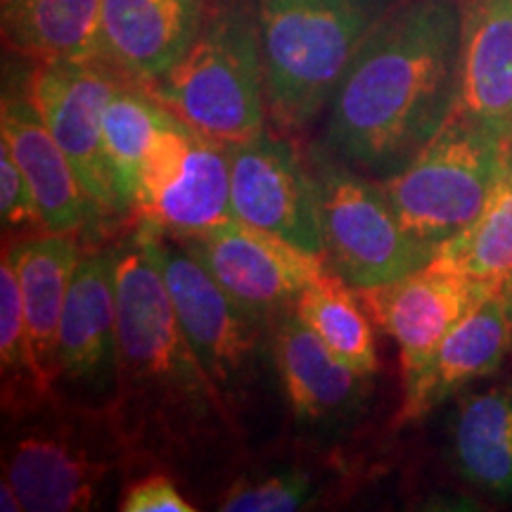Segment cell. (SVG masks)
I'll use <instances>...</instances> for the list:
<instances>
[{"label": "cell", "instance_id": "obj_1", "mask_svg": "<svg viewBox=\"0 0 512 512\" xmlns=\"http://www.w3.org/2000/svg\"><path fill=\"white\" fill-rule=\"evenodd\" d=\"M460 0H399L328 102L323 145L375 181L399 174L458 105Z\"/></svg>", "mask_w": 512, "mask_h": 512}, {"label": "cell", "instance_id": "obj_2", "mask_svg": "<svg viewBox=\"0 0 512 512\" xmlns=\"http://www.w3.org/2000/svg\"><path fill=\"white\" fill-rule=\"evenodd\" d=\"M117 394L110 413L140 458L209 453L235 420L185 342L155 261L133 235L117 264Z\"/></svg>", "mask_w": 512, "mask_h": 512}, {"label": "cell", "instance_id": "obj_3", "mask_svg": "<svg viewBox=\"0 0 512 512\" xmlns=\"http://www.w3.org/2000/svg\"><path fill=\"white\" fill-rule=\"evenodd\" d=\"M268 119L299 133L328 110L358 46L399 0H252Z\"/></svg>", "mask_w": 512, "mask_h": 512}, {"label": "cell", "instance_id": "obj_4", "mask_svg": "<svg viewBox=\"0 0 512 512\" xmlns=\"http://www.w3.org/2000/svg\"><path fill=\"white\" fill-rule=\"evenodd\" d=\"M152 93L190 128L223 145L266 131V74L252 0H207L202 27Z\"/></svg>", "mask_w": 512, "mask_h": 512}, {"label": "cell", "instance_id": "obj_5", "mask_svg": "<svg viewBox=\"0 0 512 512\" xmlns=\"http://www.w3.org/2000/svg\"><path fill=\"white\" fill-rule=\"evenodd\" d=\"M15 420L3 479L29 512L98 510L138 460L110 411L53 399Z\"/></svg>", "mask_w": 512, "mask_h": 512}, {"label": "cell", "instance_id": "obj_6", "mask_svg": "<svg viewBox=\"0 0 512 512\" xmlns=\"http://www.w3.org/2000/svg\"><path fill=\"white\" fill-rule=\"evenodd\" d=\"M133 235L162 275L185 342L235 413L271 358V325L242 309L169 233L140 223Z\"/></svg>", "mask_w": 512, "mask_h": 512}, {"label": "cell", "instance_id": "obj_7", "mask_svg": "<svg viewBox=\"0 0 512 512\" xmlns=\"http://www.w3.org/2000/svg\"><path fill=\"white\" fill-rule=\"evenodd\" d=\"M512 140L453 112L439 136L380 185L408 233L441 247L482 214Z\"/></svg>", "mask_w": 512, "mask_h": 512}, {"label": "cell", "instance_id": "obj_8", "mask_svg": "<svg viewBox=\"0 0 512 512\" xmlns=\"http://www.w3.org/2000/svg\"><path fill=\"white\" fill-rule=\"evenodd\" d=\"M309 166L332 268L356 292L389 285L430 266L437 247L403 228L380 181H368L342 157L316 145Z\"/></svg>", "mask_w": 512, "mask_h": 512}, {"label": "cell", "instance_id": "obj_9", "mask_svg": "<svg viewBox=\"0 0 512 512\" xmlns=\"http://www.w3.org/2000/svg\"><path fill=\"white\" fill-rule=\"evenodd\" d=\"M133 211L140 223L174 238L233 221L228 145L174 114L145 159Z\"/></svg>", "mask_w": 512, "mask_h": 512}, {"label": "cell", "instance_id": "obj_10", "mask_svg": "<svg viewBox=\"0 0 512 512\" xmlns=\"http://www.w3.org/2000/svg\"><path fill=\"white\" fill-rule=\"evenodd\" d=\"M117 264L119 247L81 252L57 339L55 396L95 411L117 394Z\"/></svg>", "mask_w": 512, "mask_h": 512}, {"label": "cell", "instance_id": "obj_11", "mask_svg": "<svg viewBox=\"0 0 512 512\" xmlns=\"http://www.w3.org/2000/svg\"><path fill=\"white\" fill-rule=\"evenodd\" d=\"M176 240L242 309L266 325L328 273L323 256L238 219Z\"/></svg>", "mask_w": 512, "mask_h": 512}, {"label": "cell", "instance_id": "obj_12", "mask_svg": "<svg viewBox=\"0 0 512 512\" xmlns=\"http://www.w3.org/2000/svg\"><path fill=\"white\" fill-rule=\"evenodd\" d=\"M126 81L131 79L102 60L31 62L22 81L81 183L107 216L121 214L102 145V117Z\"/></svg>", "mask_w": 512, "mask_h": 512}, {"label": "cell", "instance_id": "obj_13", "mask_svg": "<svg viewBox=\"0 0 512 512\" xmlns=\"http://www.w3.org/2000/svg\"><path fill=\"white\" fill-rule=\"evenodd\" d=\"M228 155L235 219L328 259L309 159L268 131L228 145Z\"/></svg>", "mask_w": 512, "mask_h": 512}, {"label": "cell", "instance_id": "obj_14", "mask_svg": "<svg viewBox=\"0 0 512 512\" xmlns=\"http://www.w3.org/2000/svg\"><path fill=\"white\" fill-rule=\"evenodd\" d=\"M496 290L501 287L430 264L406 278L358 294L377 325L399 347L406 380L430 361L448 332Z\"/></svg>", "mask_w": 512, "mask_h": 512}, {"label": "cell", "instance_id": "obj_15", "mask_svg": "<svg viewBox=\"0 0 512 512\" xmlns=\"http://www.w3.org/2000/svg\"><path fill=\"white\" fill-rule=\"evenodd\" d=\"M0 140L10 147L34 190L43 233L74 235L110 219L81 183L24 86L5 88Z\"/></svg>", "mask_w": 512, "mask_h": 512}, {"label": "cell", "instance_id": "obj_16", "mask_svg": "<svg viewBox=\"0 0 512 512\" xmlns=\"http://www.w3.org/2000/svg\"><path fill=\"white\" fill-rule=\"evenodd\" d=\"M512 351V285L496 290L444 337L430 361L403 380L399 422H413L496 373Z\"/></svg>", "mask_w": 512, "mask_h": 512}, {"label": "cell", "instance_id": "obj_17", "mask_svg": "<svg viewBox=\"0 0 512 512\" xmlns=\"http://www.w3.org/2000/svg\"><path fill=\"white\" fill-rule=\"evenodd\" d=\"M271 366L292 415L304 425L349 420L370 389V375L332 354L294 309L271 323Z\"/></svg>", "mask_w": 512, "mask_h": 512}, {"label": "cell", "instance_id": "obj_18", "mask_svg": "<svg viewBox=\"0 0 512 512\" xmlns=\"http://www.w3.org/2000/svg\"><path fill=\"white\" fill-rule=\"evenodd\" d=\"M204 12L207 0H102L98 60L152 86L195 41Z\"/></svg>", "mask_w": 512, "mask_h": 512}, {"label": "cell", "instance_id": "obj_19", "mask_svg": "<svg viewBox=\"0 0 512 512\" xmlns=\"http://www.w3.org/2000/svg\"><path fill=\"white\" fill-rule=\"evenodd\" d=\"M456 112L512 140V0H460Z\"/></svg>", "mask_w": 512, "mask_h": 512}, {"label": "cell", "instance_id": "obj_20", "mask_svg": "<svg viewBox=\"0 0 512 512\" xmlns=\"http://www.w3.org/2000/svg\"><path fill=\"white\" fill-rule=\"evenodd\" d=\"M8 249L22 290L24 318H27L38 373L55 394L57 339H60L64 304L81 249L72 235L53 233L22 240Z\"/></svg>", "mask_w": 512, "mask_h": 512}, {"label": "cell", "instance_id": "obj_21", "mask_svg": "<svg viewBox=\"0 0 512 512\" xmlns=\"http://www.w3.org/2000/svg\"><path fill=\"white\" fill-rule=\"evenodd\" d=\"M448 441L453 467L467 484L494 498H512V387L460 396Z\"/></svg>", "mask_w": 512, "mask_h": 512}, {"label": "cell", "instance_id": "obj_22", "mask_svg": "<svg viewBox=\"0 0 512 512\" xmlns=\"http://www.w3.org/2000/svg\"><path fill=\"white\" fill-rule=\"evenodd\" d=\"M102 0H5V48L27 62L98 60Z\"/></svg>", "mask_w": 512, "mask_h": 512}, {"label": "cell", "instance_id": "obj_23", "mask_svg": "<svg viewBox=\"0 0 512 512\" xmlns=\"http://www.w3.org/2000/svg\"><path fill=\"white\" fill-rule=\"evenodd\" d=\"M174 112L138 81L121 83L102 117V145L119 214L136 209L140 176L152 145Z\"/></svg>", "mask_w": 512, "mask_h": 512}, {"label": "cell", "instance_id": "obj_24", "mask_svg": "<svg viewBox=\"0 0 512 512\" xmlns=\"http://www.w3.org/2000/svg\"><path fill=\"white\" fill-rule=\"evenodd\" d=\"M432 266L465 273L498 287L512 285V145L482 214L463 233L437 249Z\"/></svg>", "mask_w": 512, "mask_h": 512}, {"label": "cell", "instance_id": "obj_25", "mask_svg": "<svg viewBox=\"0 0 512 512\" xmlns=\"http://www.w3.org/2000/svg\"><path fill=\"white\" fill-rule=\"evenodd\" d=\"M292 309L332 354L358 373L370 377L377 373L375 332L356 302L354 287L344 283L337 273L328 271L311 283L299 294Z\"/></svg>", "mask_w": 512, "mask_h": 512}, {"label": "cell", "instance_id": "obj_26", "mask_svg": "<svg viewBox=\"0 0 512 512\" xmlns=\"http://www.w3.org/2000/svg\"><path fill=\"white\" fill-rule=\"evenodd\" d=\"M0 368H3V408L12 418H22L55 399L38 373L27 318H24L22 290L8 245L3 247V259H0Z\"/></svg>", "mask_w": 512, "mask_h": 512}, {"label": "cell", "instance_id": "obj_27", "mask_svg": "<svg viewBox=\"0 0 512 512\" xmlns=\"http://www.w3.org/2000/svg\"><path fill=\"white\" fill-rule=\"evenodd\" d=\"M316 496V479L304 470H275L264 477L240 479L230 486L223 512H294Z\"/></svg>", "mask_w": 512, "mask_h": 512}, {"label": "cell", "instance_id": "obj_28", "mask_svg": "<svg viewBox=\"0 0 512 512\" xmlns=\"http://www.w3.org/2000/svg\"><path fill=\"white\" fill-rule=\"evenodd\" d=\"M0 216L5 228L41 223L34 190L3 140H0Z\"/></svg>", "mask_w": 512, "mask_h": 512}, {"label": "cell", "instance_id": "obj_29", "mask_svg": "<svg viewBox=\"0 0 512 512\" xmlns=\"http://www.w3.org/2000/svg\"><path fill=\"white\" fill-rule=\"evenodd\" d=\"M124 512H195V505L185 501L169 475H147L126 489L121 498Z\"/></svg>", "mask_w": 512, "mask_h": 512}, {"label": "cell", "instance_id": "obj_30", "mask_svg": "<svg viewBox=\"0 0 512 512\" xmlns=\"http://www.w3.org/2000/svg\"><path fill=\"white\" fill-rule=\"evenodd\" d=\"M0 510L3 512L24 510V505H22V501H19V494L15 491V486H12L8 479H3V482H0Z\"/></svg>", "mask_w": 512, "mask_h": 512}, {"label": "cell", "instance_id": "obj_31", "mask_svg": "<svg viewBox=\"0 0 512 512\" xmlns=\"http://www.w3.org/2000/svg\"><path fill=\"white\" fill-rule=\"evenodd\" d=\"M3 3H5V0H3Z\"/></svg>", "mask_w": 512, "mask_h": 512}]
</instances>
